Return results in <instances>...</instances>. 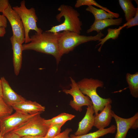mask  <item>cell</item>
<instances>
[{"instance_id":"obj_1","label":"cell","mask_w":138,"mask_h":138,"mask_svg":"<svg viewBox=\"0 0 138 138\" xmlns=\"http://www.w3.org/2000/svg\"><path fill=\"white\" fill-rule=\"evenodd\" d=\"M63 32L54 33L45 31L40 33L35 32L31 36L29 43L22 45L23 51L33 50L51 55L55 58L57 65L58 41Z\"/></svg>"},{"instance_id":"obj_2","label":"cell","mask_w":138,"mask_h":138,"mask_svg":"<svg viewBox=\"0 0 138 138\" xmlns=\"http://www.w3.org/2000/svg\"><path fill=\"white\" fill-rule=\"evenodd\" d=\"M57 10L60 13L56 15V19L60 22L61 18L63 17L64 18V22L46 31L54 33L68 31L80 34L82 23L79 18V13L72 7L63 4L61 5Z\"/></svg>"},{"instance_id":"obj_3","label":"cell","mask_w":138,"mask_h":138,"mask_svg":"<svg viewBox=\"0 0 138 138\" xmlns=\"http://www.w3.org/2000/svg\"><path fill=\"white\" fill-rule=\"evenodd\" d=\"M77 83L82 92L88 97L91 101L95 115L97 114L99 111L101 112L106 105L112 103L111 98H103L97 93V88H102L103 86L102 81L97 79L84 78Z\"/></svg>"},{"instance_id":"obj_4","label":"cell","mask_w":138,"mask_h":138,"mask_svg":"<svg viewBox=\"0 0 138 138\" xmlns=\"http://www.w3.org/2000/svg\"><path fill=\"white\" fill-rule=\"evenodd\" d=\"M104 35L101 31L95 36L81 35L73 32L64 31L58 41V60L78 45L90 41H99Z\"/></svg>"},{"instance_id":"obj_5","label":"cell","mask_w":138,"mask_h":138,"mask_svg":"<svg viewBox=\"0 0 138 138\" xmlns=\"http://www.w3.org/2000/svg\"><path fill=\"white\" fill-rule=\"evenodd\" d=\"M12 8L18 14L22 22L25 29V42L26 44L30 42L29 34L30 30H34L38 33L43 32L41 28H38L37 26V22L38 19L35 9L33 7L27 8L25 0L21 2L19 6H16L12 7Z\"/></svg>"},{"instance_id":"obj_6","label":"cell","mask_w":138,"mask_h":138,"mask_svg":"<svg viewBox=\"0 0 138 138\" xmlns=\"http://www.w3.org/2000/svg\"><path fill=\"white\" fill-rule=\"evenodd\" d=\"M39 113L29 114L18 111L0 118V133L3 136L21 127Z\"/></svg>"},{"instance_id":"obj_7","label":"cell","mask_w":138,"mask_h":138,"mask_svg":"<svg viewBox=\"0 0 138 138\" xmlns=\"http://www.w3.org/2000/svg\"><path fill=\"white\" fill-rule=\"evenodd\" d=\"M41 113L37 114L24 125L11 132L19 137L25 135L44 137L50 126L45 124V119L41 116Z\"/></svg>"},{"instance_id":"obj_8","label":"cell","mask_w":138,"mask_h":138,"mask_svg":"<svg viewBox=\"0 0 138 138\" xmlns=\"http://www.w3.org/2000/svg\"><path fill=\"white\" fill-rule=\"evenodd\" d=\"M9 21L12 28L13 35L19 43L22 44L25 41L24 27L20 17L9 4L2 13Z\"/></svg>"},{"instance_id":"obj_9","label":"cell","mask_w":138,"mask_h":138,"mask_svg":"<svg viewBox=\"0 0 138 138\" xmlns=\"http://www.w3.org/2000/svg\"><path fill=\"white\" fill-rule=\"evenodd\" d=\"M70 78L71 88L70 89H64L62 91L72 96L73 100H71L69 104L72 108L77 111L81 112L83 106L93 105L92 102L88 97L82 92L75 80L71 77Z\"/></svg>"},{"instance_id":"obj_10","label":"cell","mask_w":138,"mask_h":138,"mask_svg":"<svg viewBox=\"0 0 138 138\" xmlns=\"http://www.w3.org/2000/svg\"><path fill=\"white\" fill-rule=\"evenodd\" d=\"M112 116L116 122L117 132L114 138H126L127 133L133 124L138 119V112L132 117L124 118L116 115L112 111Z\"/></svg>"},{"instance_id":"obj_11","label":"cell","mask_w":138,"mask_h":138,"mask_svg":"<svg viewBox=\"0 0 138 138\" xmlns=\"http://www.w3.org/2000/svg\"><path fill=\"white\" fill-rule=\"evenodd\" d=\"M1 78L2 86V98L7 105L12 107L26 100L12 89L4 77H3Z\"/></svg>"},{"instance_id":"obj_12","label":"cell","mask_w":138,"mask_h":138,"mask_svg":"<svg viewBox=\"0 0 138 138\" xmlns=\"http://www.w3.org/2000/svg\"><path fill=\"white\" fill-rule=\"evenodd\" d=\"M95 113L93 105L87 106L85 114L78 124V127L74 135L78 136L88 133L94 126Z\"/></svg>"},{"instance_id":"obj_13","label":"cell","mask_w":138,"mask_h":138,"mask_svg":"<svg viewBox=\"0 0 138 138\" xmlns=\"http://www.w3.org/2000/svg\"><path fill=\"white\" fill-rule=\"evenodd\" d=\"M111 104L106 105L100 112L95 115L94 126L98 129H105L110 124L112 117Z\"/></svg>"},{"instance_id":"obj_14","label":"cell","mask_w":138,"mask_h":138,"mask_svg":"<svg viewBox=\"0 0 138 138\" xmlns=\"http://www.w3.org/2000/svg\"><path fill=\"white\" fill-rule=\"evenodd\" d=\"M13 51V63L14 72L15 75L19 74L21 69L22 63V44L18 42L12 36L10 38Z\"/></svg>"},{"instance_id":"obj_15","label":"cell","mask_w":138,"mask_h":138,"mask_svg":"<svg viewBox=\"0 0 138 138\" xmlns=\"http://www.w3.org/2000/svg\"><path fill=\"white\" fill-rule=\"evenodd\" d=\"M14 110L26 113L32 114L45 111L44 106L35 101L25 100L12 107Z\"/></svg>"},{"instance_id":"obj_16","label":"cell","mask_w":138,"mask_h":138,"mask_svg":"<svg viewBox=\"0 0 138 138\" xmlns=\"http://www.w3.org/2000/svg\"><path fill=\"white\" fill-rule=\"evenodd\" d=\"M122 18L117 19H106L99 20H95L93 24L87 31L89 33L93 31H96L98 33L105 28L112 25L119 26L122 22Z\"/></svg>"},{"instance_id":"obj_17","label":"cell","mask_w":138,"mask_h":138,"mask_svg":"<svg viewBox=\"0 0 138 138\" xmlns=\"http://www.w3.org/2000/svg\"><path fill=\"white\" fill-rule=\"evenodd\" d=\"M86 10L93 14L95 20L118 18L119 16L118 13H108L102 9H97L91 5L88 6Z\"/></svg>"},{"instance_id":"obj_18","label":"cell","mask_w":138,"mask_h":138,"mask_svg":"<svg viewBox=\"0 0 138 138\" xmlns=\"http://www.w3.org/2000/svg\"><path fill=\"white\" fill-rule=\"evenodd\" d=\"M116 130V126L113 124L106 129H98L96 131L82 135L75 136L71 134L70 137V138H99L109 133H114Z\"/></svg>"},{"instance_id":"obj_19","label":"cell","mask_w":138,"mask_h":138,"mask_svg":"<svg viewBox=\"0 0 138 138\" xmlns=\"http://www.w3.org/2000/svg\"><path fill=\"white\" fill-rule=\"evenodd\" d=\"M120 6L124 13V16L126 21L133 18L138 10V6L135 8L130 0H119Z\"/></svg>"},{"instance_id":"obj_20","label":"cell","mask_w":138,"mask_h":138,"mask_svg":"<svg viewBox=\"0 0 138 138\" xmlns=\"http://www.w3.org/2000/svg\"><path fill=\"white\" fill-rule=\"evenodd\" d=\"M126 80L128 85L130 94L134 98L138 97V72L131 74L128 73Z\"/></svg>"},{"instance_id":"obj_21","label":"cell","mask_w":138,"mask_h":138,"mask_svg":"<svg viewBox=\"0 0 138 138\" xmlns=\"http://www.w3.org/2000/svg\"><path fill=\"white\" fill-rule=\"evenodd\" d=\"M75 117V116L73 114L64 112L62 113L51 119H45V123L49 126L54 124L65 123L66 121L72 120Z\"/></svg>"},{"instance_id":"obj_22","label":"cell","mask_w":138,"mask_h":138,"mask_svg":"<svg viewBox=\"0 0 138 138\" xmlns=\"http://www.w3.org/2000/svg\"><path fill=\"white\" fill-rule=\"evenodd\" d=\"M121 29L119 28H118L111 29L109 28L107 29L108 33L103 38H101L99 41L100 43L97 45H100V46L98 49L99 52L101 51L102 46L104 43L109 39H111L113 40L116 39L118 37L120 33Z\"/></svg>"},{"instance_id":"obj_23","label":"cell","mask_w":138,"mask_h":138,"mask_svg":"<svg viewBox=\"0 0 138 138\" xmlns=\"http://www.w3.org/2000/svg\"><path fill=\"white\" fill-rule=\"evenodd\" d=\"M65 123H57L50 126L47 133L44 138H52L61 133V128Z\"/></svg>"},{"instance_id":"obj_24","label":"cell","mask_w":138,"mask_h":138,"mask_svg":"<svg viewBox=\"0 0 138 138\" xmlns=\"http://www.w3.org/2000/svg\"><path fill=\"white\" fill-rule=\"evenodd\" d=\"M13 110L12 107L5 102L2 98H0V118L11 114Z\"/></svg>"},{"instance_id":"obj_25","label":"cell","mask_w":138,"mask_h":138,"mask_svg":"<svg viewBox=\"0 0 138 138\" xmlns=\"http://www.w3.org/2000/svg\"><path fill=\"white\" fill-rule=\"evenodd\" d=\"M84 5H94L101 9H102L103 8V6L99 4L94 0H77L76 1L75 7L76 8H78Z\"/></svg>"},{"instance_id":"obj_26","label":"cell","mask_w":138,"mask_h":138,"mask_svg":"<svg viewBox=\"0 0 138 138\" xmlns=\"http://www.w3.org/2000/svg\"><path fill=\"white\" fill-rule=\"evenodd\" d=\"M138 25V10L137 11L135 16L133 18L130 19L126 23L124 24L122 26H120L119 28L122 30L124 27H126V28L128 29Z\"/></svg>"},{"instance_id":"obj_27","label":"cell","mask_w":138,"mask_h":138,"mask_svg":"<svg viewBox=\"0 0 138 138\" xmlns=\"http://www.w3.org/2000/svg\"><path fill=\"white\" fill-rule=\"evenodd\" d=\"M72 131L71 128H67L63 132L52 138H70L69 134Z\"/></svg>"},{"instance_id":"obj_28","label":"cell","mask_w":138,"mask_h":138,"mask_svg":"<svg viewBox=\"0 0 138 138\" xmlns=\"http://www.w3.org/2000/svg\"><path fill=\"white\" fill-rule=\"evenodd\" d=\"M9 4L8 0H0V12L2 13Z\"/></svg>"},{"instance_id":"obj_29","label":"cell","mask_w":138,"mask_h":138,"mask_svg":"<svg viewBox=\"0 0 138 138\" xmlns=\"http://www.w3.org/2000/svg\"><path fill=\"white\" fill-rule=\"evenodd\" d=\"M7 27V21L6 18L3 15H0V27L6 28Z\"/></svg>"},{"instance_id":"obj_30","label":"cell","mask_w":138,"mask_h":138,"mask_svg":"<svg viewBox=\"0 0 138 138\" xmlns=\"http://www.w3.org/2000/svg\"><path fill=\"white\" fill-rule=\"evenodd\" d=\"M3 138H19V136L14 133L10 132L5 134Z\"/></svg>"},{"instance_id":"obj_31","label":"cell","mask_w":138,"mask_h":138,"mask_svg":"<svg viewBox=\"0 0 138 138\" xmlns=\"http://www.w3.org/2000/svg\"><path fill=\"white\" fill-rule=\"evenodd\" d=\"M6 33L5 28L0 27V37L4 36Z\"/></svg>"},{"instance_id":"obj_32","label":"cell","mask_w":138,"mask_h":138,"mask_svg":"<svg viewBox=\"0 0 138 138\" xmlns=\"http://www.w3.org/2000/svg\"><path fill=\"white\" fill-rule=\"evenodd\" d=\"M44 137L42 136H36L31 135H25L19 137V138H44Z\"/></svg>"},{"instance_id":"obj_33","label":"cell","mask_w":138,"mask_h":138,"mask_svg":"<svg viewBox=\"0 0 138 138\" xmlns=\"http://www.w3.org/2000/svg\"><path fill=\"white\" fill-rule=\"evenodd\" d=\"M138 127V119H137L131 126V129H136Z\"/></svg>"},{"instance_id":"obj_34","label":"cell","mask_w":138,"mask_h":138,"mask_svg":"<svg viewBox=\"0 0 138 138\" xmlns=\"http://www.w3.org/2000/svg\"><path fill=\"white\" fill-rule=\"evenodd\" d=\"M2 86L1 78L0 77V98L2 97Z\"/></svg>"},{"instance_id":"obj_35","label":"cell","mask_w":138,"mask_h":138,"mask_svg":"<svg viewBox=\"0 0 138 138\" xmlns=\"http://www.w3.org/2000/svg\"><path fill=\"white\" fill-rule=\"evenodd\" d=\"M0 138H3V136L1 133H0Z\"/></svg>"}]
</instances>
